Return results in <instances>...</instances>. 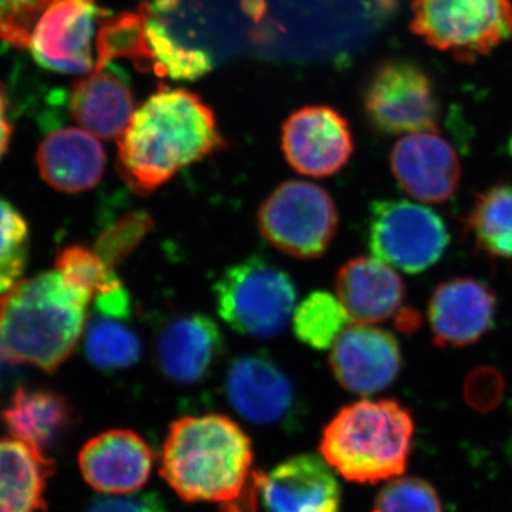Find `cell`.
<instances>
[{"instance_id": "2e32d148", "label": "cell", "mask_w": 512, "mask_h": 512, "mask_svg": "<svg viewBox=\"0 0 512 512\" xmlns=\"http://www.w3.org/2000/svg\"><path fill=\"white\" fill-rule=\"evenodd\" d=\"M224 352L220 326L202 313H183L168 319L154 340V356L161 375L178 386L204 382Z\"/></svg>"}, {"instance_id": "6da1fadb", "label": "cell", "mask_w": 512, "mask_h": 512, "mask_svg": "<svg viewBox=\"0 0 512 512\" xmlns=\"http://www.w3.org/2000/svg\"><path fill=\"white\" fill-rule=\"evenodd\" d=\"M225 146L214 111L197 94L161 86L121 134L117 170L131 190L150 194Z\"/></svg>"}, {"instance_id": "836d02e7", "label": "cell", "mask_w": 512, "mask_h": 512, "mask_svg": "<svg viewBox=\"0 0 512 512\" xmlns=\"http://www.w3.org/2000/svg\"><path fill=\"white\" fill-rule=\"evenodd\" d=\"M84 512H168L156 493L104 495L96 498Z\"/></svg>"}, {"instance_id": "f546056e", "label": "cell", "mask_w": 512, "mask_h": 512, "mask_svg": "<svg viewBox=\"0 0 512 512\" xmlns=\"http://www.w3.org/2000/svg\"><path fill=\"white\" fill-rule=\"evenodd\" d=\"M56 271L73 285L94 298L123 285L116 271L111 269L96 249L86 245H67L57 252Z\"/></svg>"}, {"instance_id": "7a4b0ae2", "label": "cell", "mask_w": 512, "mask_h": 512, "mask_svg": "<svg viewBox=\"0 0 512 512\" xmlns=\"http://www.w3.org/2000/svg\"><path fill=\"white\" fill-rule=\"evenodd\" d=\"M252 441L224 414L171 423L161 450V476L185 503L235 504L261 480Z\"/></svg>"}, {"instance_id": "f1b7e54d", "label": "cell", "mask_w": 512, "mask_h": 512, "mask_svg": "<svg viewBox=\"0 0 512 512\" xmlns=\"http://www.w3.org/2000/svg\"><path fill=\"white\" fill-rule=\"evenodd\" d=\"M29 252L28 221L12 202L0 198V295L22 281Z\"/></svg>"}, {"instance_id": "e0dca14e", "label": "cell", "mask_w": 512, "mask_h": 512, "mask_svg": "<svg viewBox=\"0 0 512 512\" xmlns=\"http://www.w3.org/2000/svg\"><path fill=\"white\" fill-rule=\"evenodd\" d=\"M154 463L150 444L128 429L103 431L87 441L79 453L84 480L104 495L136 493L150 480Z\"/></svg>"}, {"instance_id": "8992f818", "label": "cell", "mask_w": 512, "mask_h": 512, "mask_svg": "<svg viewBox=\"0 0 512 512\" xmlns=\"http://www.w3.org/2000/svg\"><path fill=\"white\" fill-rule=\"evenodd\" d=\"M214 296L229 328L254 339L281 335L298 301L291 276L259 256L228 266L215 282Z\"/></svg>"}, {"instance_id": "5bb4252c", "label": "cell", "mask_w": 512, "mask_h": 512, "mask_svg": "<svg viewBox=\"0 0 512 512\" xmlns=\"http://www.w3.org/2000/svg\"><path fill=\"white\" fill-rule=\"evenodd\" d=\"M329 363L343 389L370 396L396 382L402 372L403 353L389 330L350 323L332 346Z\"/></svg>"}, {"instance_id": "9c48e42d", "label": "cell", "mask_w": 512, "mask_h": 512, "mask_svg": "<svg viewBox=\"0 0 512 512\" xmlns=\"http://www.w3.org/2000/svg\"><path fill=\"white\" fill-rule=\"evenodd\" d=\"M366 235L373 256L412 275L436 265L450 244L443 218L417 201L373 202Z\"/></svg>"}, {"instance_id": "e575fe53", "label": "cell", "mask_w": 512, "mask_h": 512, "mask_svg": "<svg viewBox=\"0 0 512 512\" xmlns=\"http://www.w3.org/2000/svg\"><path fill=\"white\" fill-rule=\"evenodd\" d=\"M501 390H503L501 376L490 367H483L468 377L466 397L468 402L477 409H491L500 400Z\"/></svg>"}, {"instance_id": "8d00e7d4", "label": "cell", "mask_w": 512, "mask_h": 512, "mask_svg": "<svg viewBox=\"0 0 512 512\" xmlns=\"http://www.w3.org/2000/svg\"><path fill=\"white\" fill-rule=\"evenodd\" d=\"M13 126L9 117V104L6 94L0 86V158L8 151L12 140Z\"/></svg>"}, {"instance_id": "d590c367", "label": "cell", "mask_w": 512, "mask_h": 512, "mask_svg": "<svg viewBox=\"0 0 512 512\" xmlns=\"http://www.w3.org/2000/svg\"><path fill=\"white\" fill-rule=\"evenodd\" d=\"M94 303H96L100 315L107 316V318L124 320L130 316L131 299L124 285L101 293L94 298Z\"/></svg>"}, {"instance_id": "4fadbf2b", "label": "cell", "mask_w": 512, "mask_h": 512, "mask_svg": "<svg viewBox=\"0 0 512 512\" xmlns=\"http://www.w3.org/2000/svg\"><path fill=\"white\" fill-rule=\"evenodd\" d=\"M390 170L407 195L420 204H444L460 185V157L437 131L406 134L390 151Z\"/></svg>"}, {"instance_id": "30bf717a", "label": "cell", "mask_w": 512, "mask_h": 512, "mask_svg": "<svg viewBox=\"0 0 512 512\" xmlns=\"http://www.w3.org/2000/svg\"><path fill=\"white\" fill-rule=\"evenodd\" d=\"M225 396L241 419L261 427H288L299 416L291 377L268 353L235 357L224 380Z\"/></svg>"}, {"instance_id": "d4e9b609", "label": "cell", "mask_w": 512, "mask_h": 512, "mask_svg": "<svg viewBox=\"0 0 512 512\" xmlns=\"http://www.w3.org/2000/svg\"><path fill=\"white\" fill-rule=\"evenodd\" d=\"M150 12L151 5L141 3L136 12H121L109 20H101L93 72H103L114 59H130L138 70L153 72L154 56L147 37Z\"/></svg>"}, {"instance_id": "3957f363", "label": "cell", "mask_w": 512, "mask_h": 512, "mask_svg": "<svg viewBox=\"0 0 512 512\" xmlns=\"http://www.w3.org/2000/svg\"><path fill=\"white\" fill-rule=\"evenodd\" d=\"M92 302L57 271L19 281L0 295V353L13 365L55 372L83 339Z\"/></svg>"}, {"instance_id": "277c9868", "label": "cell", "mask_w": 512, "mask_h": 512, "mask_svg": "<svg viewBox=\"0 0 512 512\" xmlns=\"http://www.w3.org/2000/svg\"><path fill=\"white\" fill-rule=\"evenodd\" d=\"M413 414L392 399L346 404L326 424L320 456L357 484H377L406 473L412 454Z\"/></svg>"}, {"instance_id": "83f0119b", "label": "cell", "mask_w": 512, "mask_h": 512, "mask_svg": "<svg viewBox=\"0 0 512 512\" xmlns=\"http://www.w3.org/2000/svg\"><path fill=\"white\" fill-rule=\"evenodd\" d=\"M147 37L154 56L153 72L157 76H168L173 80H197L212 69L210 56L175 39L167 26L157 18L153 8L147 20Z\"/></svg>"}, {"instance_id": "603a6c76", "label": "cell", "mask_w": 512, "mask_h": 512, "mask_svg": "<svg viewBox=\"0 0 512 512\" xmlns=\"http://www.w3.org/2000/svg\"><path fill=\"white\" fill-rule=\"evenodd\" d=\"M56 466L32 444L0 437V512H45Z\"/></svg>"}, {"instance_id": "484cf974", "label": "cell", "mask_w": 512, "mask_h": 512, "mask_svg": "<svg viewBox=\"0 0 512 512\" xmlns=\"http://www.w3.org/2000/svg\"><path fill=\"white\" fill-rule=\"evenodd\" d=\"M84 355L101 372H119L136 365L143 353L136 332L121 319L94 316L83 335Z\"/></svg>"}, {"instance_id": "44dd1931", "label": "cell", "mask_w": 512, "mask_h": 512, "mask_svg": "<svg viewBox=\"0 0 512 512\" xmlns=\"http://www.w3.org/2000/svg\"><path fill=\"white\" fill-rule=\"evenodd\" d=\"M0 421L10 437L46 453L73 429L76 410L66 396L49 387L18 386L0 412Z\"/></svg>"}, {"instance_id": "d6986e66", "label": "cell", "mask_w": 512, "mask_h": 512, "mask_svg": "<svg viewBox=\"0 0 512 512\" xmlns=\"http://www.w3.org/2000/svg\"><path fill=\"white\" fill-rule=\"evenodd\" d=\"M336 296L352 323L376 325L402 311L406 285L396 268L376 256H356L340 266Z\"/></svg>"}, {"instance_id": "9a60e30c", "label": "cell", "mask_w": 512, "mask_h": 512, "mask_svg": "<svg viewBox=\"0 0 512 512\" xmlns=\"http://www.w3.org/2000/svg\"><path fill=\"white\" fill-rule=\"evenodd\" d=\"M497 316V295L487 282L471 276H457L441 282L427 306L433 342L439 348H467L476 345L493 329Z\"/></svg>"}, {"instance_id": "d6a6232c", "label": "cell", "mask_w": 512, "mask_h": 512, "mask_svg": "<svg viewBox=\"0 0 512 512\" xmlns=\"http://www.w3.org/2000/svg\"><path fill=\"white\" fill-rule=\"evenodd\" d=\"M53 0H0V40L29 47L33 29Z\"/></svg>"}, {"instance_id": "ffe728a7", "label": "cell", "mask_w": 512, "mask_h": 512, "mask_svg": "<svg viewBox=\"0 0 512 512\" xmlns=\"http://www.w3.org/2000/svg\"><path fill=\"white\" fill-rule=\"evenodd\" d=\"M37 168L43 181L64 194H80L100 183L106 171V150L84 128H60L40 143Z\"/></svg>"}, {"instance_id": "8fae6325", "label": "cell", "mask_w": 512, "mask_h": 512, "mask_svg": "<svg viewBox=\"0 0 512 512\" xmlns=\"http://www.w3.org/2000/svg\"><path fill=\"white\" fill-rule=\"evenodd\" d=\"M107 13L97 0H53L36 22L29 49L37 63L52 72H93V37Z\"/></svg>"}, {"instance_id": "4dcf8cb0", "label": "cell", "mask_w": 512, "mask_h": 512, "mask_svg": "<svg viewBox=\"0 0 512 512\" xmlns=\"http://www.w3.org/2000/svg\"><path fill=\"white\" fill-rule=\"evenodd\" d=\"M153 227V218L147 211L127 212L100 232L94 249L111 269H116L137 251Z\"/></svg>"}, {"instance_id": "4316f807", "label": "cell", "mask_w": 512, "mask_h": 512, "mask_svg": "<svg viewBox=\"0 0 512 512\" xmlns=\"http://www.w3.org/2000/svg\"><path fill=\"white\" fill-rule=\"evenodd\" d=\"M291 323L299 342L312 349L326 350L332 349L352 319L338 296L316 291L296 305Z\"/></svg>"}, {"instance_id": "5b68a950", "label": "cell", "mask_w": 512, "mask_h": 512, "mask_svg": "<svg viewBox=\"0 0 512 512\" xmlns=\"http://www.w3.org/2000/svg\"><path fill=\"white\" fill-rule=\"evenodd\" d=\"M410 30L461 64L512 42V0H413Z\"/></svg>"}, {"instance_id": "f35d334b", "label": "cell", "mask_w": 512, "mask_h": 512, "mask_svg": "<svg viewBox=\"0 0 512 512\" xmlns=\"http://www.w3.org/2000/svg\"><path fill=\"white\" fill-rule=\"evenodd\" d=\"M419 325V313L413 311H399V315H397L396 319L397 329L402 330V332H412V330L419 328Z\"/></svg>"}, {"instance_id": "7c38bea8", "label": "cell", "mask_w": 512, "mask_h": 512, "mask_svg": "<svg viewBox=\"0 0 512 512\" xmlns=\"http://www.w3.org/2000/svg\"><path fill=\"white\" fill-rule=\"evenodd\" d=\"M285 160L299 174L326 178L338 174L355 151L352 130L342 113L329 106H306L282 127Z\"/></svg>"}, {"instance_id": "cb8c5ba5", "label": "cell", "mask_w": 512, "mask_h": 512, "mask_svg": "<svg viewBox=\"0 0 512 512\" xmlns=\"http://www.w3.org/2000/svg\"><path fill=\"white\" fill-rule=\"evenodd\" d=\"M466 231L481 254L512 261V183L478 192L466 215Z\"/></svg>"}, {"instance_id": "74e56055", "label": "cell", "mask_w": 512, "mask_h": 512, "mask_svg": "<svg viewBox=\"0 0 512 512\" xmlns=\"http://www.w3.org/2000/svg\"><path fill=\"white\" fill-rule=\"evenodd\" d=\"M18 376V366L9 362L5 356L0 353V393L13 383Z\"/></svg>"}, {"instance_id": "ba28073f", "label": "cell", "mask_w": 512, "mask_h": 512, "mask_svg": "<svg viewBox=\"0 0 512 512\" xmlns=\"http://www.w3.org/2000/svg\"><path fill=\"white\" fill-rule=\"evenodd\" d=\"M366 119L384 136L439 130L441 100L433 77L406 57L376 64L363 89Z\"/></svg>"}, {"instance_id": "7402d4cb", "label": "cell", "mask_w": 512, "mask_h": 512, "mask_svg": "<svg viewBox=\"0 0 512 512\" xmlns=\"http://www.w3.org/2000/svg\"><path fill=\"white\" fill-rule=\"evenodd\" d=\"M69 104L76 123L101 140H119L136 113L127 84L107 72H93L74 83Z\"/></svg>"}, {"instance_id": "52a82bcc", "label": "cell", "mask_w": 512, "mask_h": 512, "mask_svg": "<svg viewBox=\"0 0 512 512\" xmlns=\"http://www.w3.org/2000/svg\"><path fill=\"white\" fill-rule=\"evenodd\" d=\"M259 232L292 258H320L338 234L339 211L332 195L311 181L279 184L259 207Z\"/></svg>"}, {"instance_id": "1f68e13d", "label": "cell", "mask_w": 512, "mask_h": 512, "mask_svg": "<svg viewBox=\"0 0 512 512\" xmlns=\"http://www.w3.org/2000/svg\"><path fill=\"white\" fill-rule=\"evenodd\" d=\"M372 512H443V505L429 481L400 476L386 481L377 494Z\"/></svg>"}, {"instance_id": "ac0fdd59", "label": "cell", "mask_w": 512, "mask_h": 512, "mask_svg": "<svg viewBox=\"0 0 512 512\" xmlns=\"http://www.w3.org/2000/svg\"><path fill=\"white\" fill-rule=\"evenodd\" d=\"M336 471L315 454H298L261 476L266 512H339L342 488Z\"/></svg>"}]
</instances>
